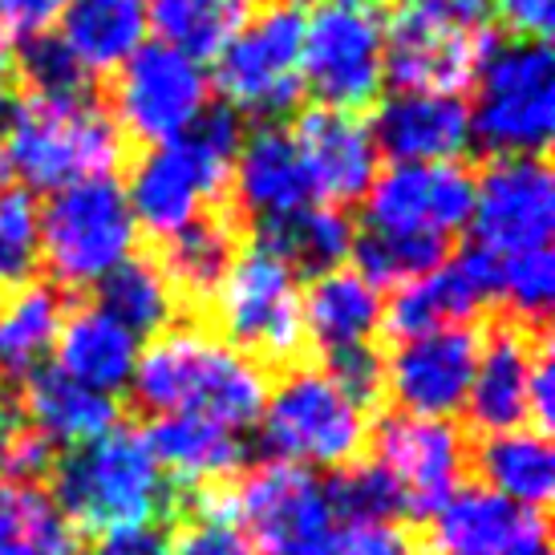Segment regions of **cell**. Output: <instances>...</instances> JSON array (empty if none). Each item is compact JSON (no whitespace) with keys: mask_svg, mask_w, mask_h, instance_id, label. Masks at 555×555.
I'll return each instance as SVG.
<instances>
[{"mask_svg":"<svg viewBox=\"0 0 555 555\" xmlns=\"http://www.w3.org/2000/svg\"><path fill=\"white\" fill-rule=\"evenodd\" d=\"M134 405L151 417L195 414L244 434L260 422L268 377L263 365L191 324H170L139 353L130 382Z\"/></svg>","mask_w":555,"mask_h":555,"instance_id":"1","label":"cell"},{"mask_svg":"<svg viewBox=\"0 0 555 555\" xmlns=\"http://www.w3.org/2000/svg\"><path fill=\"white\" fill-rule=\"evenodd\" d=\"M49 494L69 527L93 540L155 531L170 511V482L146 447V434L134 426H114L86 447L62 450Z\"/></svg>","mask_w":555,"mask_h":555,"instance_id":"2","label":"cell"},{"mask_svg":"<svg viewBox=\"0 0 555 555\" xmlns=\"http://www.w3.org/2000/svg\"><path fill=\"white\" fill-rule=\"evenodd\" d=\"M244 142V122L228 106H211L183 139L146 146L122 186L130 216L142 232L170 240L195 219L211 216L223 186L232 183V163Z\"/></svg>","mask_w":555,"mask_h":555,"instance_id":"3","label":"cell"},{"mask_svg":"<svg viewBox=\"0 0 555 555\" xmlns=\"http://www.w3.org/2000/svg\"><path fill=\"white\" fill-rule=\"evenodd\" d=\"M4 163L21 175L25 191L57 195L65 186L109 179L122 158V130L90 98H37L9 109Z\"/></svg>","mask_w":555,"mask_h":555,"instance_id":"4","label":"cell"},{"mask_svg":"<svg viewBox=\"0 0 555 555\" xmlns=\"http://www.w3.org/2000/svg\"><path fill=\"white\" fill-rule=\"evenodd\" d=\"M491 0H398L386 16V81L405 93H463L491 53Z\"/></svg>","mask_w":555,"mask_h":555,"instance_id":"5","label":"cell"},{"mask_svg":"<svg viewBox=\"0 0 555 555\" xmlns=\"http://www.w3.org/2000/svg\"><path fill=\"white\" fill-rule=\"evenodd\" d=\"M256 426L276 463L305 466L312 475L361 463L370 442V410L317 365H293L276 386H268Z\"/></svg>","mask_w":555,"mask_h":555,"instance_id":"6","label":"cell"},{"mask_svg":"<svg viewBox=\"0 0 555 555\" xmlns=\"http://www.w3.org/2000/svg\"><path fill=\"white\" fill-rule=\"evenodd\" d=\"M555 130V57L547 41L491 46L475 74L470 142L491 158L547 155Z\"/></svg>","mask_w":555,"mask_h":555,"instance_id":"7","label":"cell"},{"mask_svg":"<svg viewBox=\"0 0 555 555\" xmlns=\"http://www.w3.org/2000/svg\"><path fill=\"white\" fill-rule=\"evenodd\" d=\"M134 247L139 223L114 179L65 186L41 207V263L57 288H98L118 263L134 256Z\"/></svg>","mask_w":555,"mask_h":555,"instance_id":"8","label":"cell"},{"mask_svg":"<svg viewBox=\"0 0 555 555\" xmlns=\"http://www.w3.org/2000/svg\"><path fill=\"white\" fill-rule=\"evenodd\" d=\"M300 78L321 109L357 114L386 86V9L382 0H324L305 16Z\"/></svg>","mask_w":555,"mask_h":555,"instance_id":"9","label":"cell"},{"mask_svg":"<svg viewBox=\"0 0 555 555\" xmlns=\"http://www.w3.org/2000/svg\"><path fill=\"white\" fill-rule=\"evenodd\" d=\"M211 309L223 340L244 357L288 361L305 349L300 328V276L268 247H247L211 293Z\"/></svg>","mask_w":555,"mask_h":555,"instance_id":"10","label":"cell"},{"mask_svg":"<svg viewBox=\"0 0 555 555\" xmlns=\"http://www.w3.org/2000/svg\"><path fill=\"white\" fill-rule=\"evenodd\" d=\"M228 507L260 555H321L340 527L328 482L276 459L251 466L228 491Z\"/></svg>","mask_w":555,"mask_h":555,"instance_id":"11","label":"cell"},{"mask_svg":"<svg viewBox=\"0 0 555 555\" xmlns=\"http://www.w3.org/2000/svg\"><path fill=\"white\" fill-rule=\"evenodd\" d=\"M300 46H305V16L296 9L272 4L263 13L247 16L244 29L216 53V69H211L223 106L232 114L260 118L263 126L288 114L305 93Z\"/></svg>","mask_w":555,"mask_h":555,"instance_id":"12","label":"cell"},{"mask_svg":"<svg viewBox=\"0 0 555 555\" xmlns=\"http://www.w3.org/2000/svg\"><path fill=\"white\" fill-rule=\"evenodd\" d=\"M211 109V78L203 62L186 57L183 49L146 41L118 69L114 114L118 130L142 146H167L183 139L191 126Z\"/></svg>","mask_w":555,"mask_h":555,"instance_id":"13","label":"cell"},{"mask_svg":"<svg viewBox=\"0 0 555 555\" xmlns=\"http://www.w3.org/2000/svg\"><path fill=\"white\" fill-rule=\"evenodd\" d=\"M373 463L398 487L405 519H430L463 487L470 447L454 422L393 410L373 430Z\"/></svg>","mask_w":555,"mask_h":555,"instance_id":"14","label":"cell"},{"mask_svg":"<svg viewBox=\"0 0 555 555\" xmlns=\"http://www.w3.org/2000/svg\"><path fill=\"white\" fill-rule=\"evenodd\" d=\"M475 244L499 260L540 251L555 232V179L547 158H491L475 179Z\"/></svg>","mask_w":555,"mask_h":555,"instance_id":"15","label":"cell"},{"mask_svg":"<svg viewBox=\"0 0 555 555\" xmlns=\"http://www.w3.org/2000/svg\"><path fill=\"white\" fill-rule=\"evenodd\" d=\"M475 175L463 163H393L365 195V228L442 240L470 223Z\"/></svg>","mask_w":555,"mask_h":555,"instance_id":"16","label":"cell"},{"mask_svg":"<svg viewBox=\"0 0 555 555\" xmlns=\"http://www.w3.org/2000/svg\"><path fill=\"white\" fill-rule=\"evenodd\" d=\"M382 361H386V393L393 398L398 414L454 422L470 398L478 333L463 324V328L398 340L393 353Z\"/></svg>","mask_w":555,"mask_h":555,"instance_id":"17","label":"cell"},{"mask_svg":"<svg viewBox=\"0 0 555 555\" xmlns=\"http://www.w3.org/2000/svg\"><path fill=\"white\" fill-rule=\"evenodd\" d=\"M494 280H499V256L482 251L478 244L463 247L454 260L401 284L386 305L382 328H389V337L398 340L463 328L475 321V312L487 300H494Z\"/></svg>","mask_w":555,"mask_h":555,"instance_id":"18","label":"cell"},{"mask_svg":"<svg viewBox=\"0 0 555 555\" xmlns=\"http://www.w3.org/2000/svg\"><path fill=\"white\" fill-rule=\"evenodd\" d=\"M293 142L300 151L305 175H309L312 199L324 207H345L361 203L377 179V146H373L370 122L357 114L337 109H309L293 126Z\"/></svg>","mask_w":555,"mask_h":555,"instance_id":"19","label":"cell"},{"mask_svg":"<svg viewBox=\"0 0 555 555\" xmlns=\"http://www.w3.org/2000/svg\"><path fill=\"white\" fill-rule=\"evenodd\" d=\"M430 524L438 555H547L543 511H527L487 487H459Z\"/></svg>","mask_w":555,"mask_h":555,"instance_id":"20","label":"cell"},{"mask_svg":"<svg viewBox=\"0 0 555 555\" xmlns=\"http://www.w3.org/2000/svg\"><path fill=\"white\" fill-rule=\"evenodd\" d=\"M370 134L393 163H459L470 146V106L463 93L398 90L377 106Z\"/></svg>","mask_w":555,"mask_h":555,"instance_id":"21","label":"cell"},{"mask_svg":"<svg viewBox=\"0 0 555 555\" xmlns=\"http://www.w3.org/2000/svg\"><path fill=\"white\" fill-rule=\"evenodd\" d=\"M146 447L163 466L167 482H179L186 494L219 491L247 463L244 434L195 414L155 417L146 430Z\"/></svg>","mask_w":555,"mask_h":555,"instance_id":"22","label":"cell"},{"mask_svg":"<svg viewBox=\"0 0 555 555\" xmlns=\"http://www.w3.org/2000/svg\"><path fill=\"white\" fill-rule=\"evenodd\" d=\"M232 191L235 207L256 228L317 203L309 175H305V163H300V151L293 142V130L260 126L256 134H247L232 163Z\"/></svg>","mask_w":555,"mask_h":555,"instance_id":"23","label":"cell"},{"mask_svg":"<svg viewBox=\"0 0 555 555\" xmlns=\"http://www.w3.org/2000/svg\"><path fill=\"white\" fill-rule=\"evenodd\" d=\"M535 340L527 337L519 321L494 324L487 337H478V361L470 377L466 414L482 434H503L531 426L527 417V382H531Z\"/></svg>","mask_w":555,"mask_h":555,"instance_id":"24","label":"cell"},{"mask_svg":"<svg viewBox=\"0 0 555 555\" xmlns=\"http://www.w3.org/2000/svg\"><path fill=\"white\" fill-rule=\"evenodd\" d=\"M382 317H386L382 293L365 276H357L353 268L312 276L309 288H300V328L321 357L370 345L382 328Z\"/></svg>","mask_w":555,"mask_h":555,"instance_id":"25","label":"cell"},{"mask_svg":"<svg viewBox=\"0 0 555 555\" xmlns=\"http://www.w3.org/2000/svg\"><path fill=\"white\" fill-rule=\"evenodd\" d=\"M53 353H57L62 373L114 398L118 389H130V382H134L142 340L126 324L114 321L106 309L81 305V309L62 317V333H57Z\"/></svg>","mask_w":555,"mask_h":555,"instance_id":"26","label":"cell"},{"mask_svg":"<svg viewBox=\"0 0 555 555\" xmlns=\"http://www.w3.org/2000/svg\"><path fill=\"white\" fill-rule=\"evenodd\" d=\"M21 405H25L29 430L41 434L49 447L57 450L86 447V442H93V438H102L106 430L118 426V401L109 393H98V389L74 382L57 365H46V370L33 373L25 382Z\"/></svg>","mask_w":555,"mask_h":555,"instance_id":"27","label":"cell"},{"mask_svg":"<svg viewBox=\"0 0 555 555\" xmlns=\"http://www.w3.org/2000/svg\"><path fill=\"white\" fill-rule=\"evenodd\" d=\"M146 0H65L53 37L90 78H98L122 69L146 46Z\"/></svg>","mask_w":555,"mask_h":555,"instance_id":"28","label":"cell"},{"mask_svg":"<svg viewBox=\"0 0 555 555\" xmlns=\"http://www.w3.org/2000/svg\"><path fill=\"white\" fill-rule=\"evenodd\" d=\"M475 470L482 487L503 494L527 511H543L555 491V450L535 426L487 434L475 450Z\"/></svg>","mask_w":555,"mask_h":555,"instance_id":"29","label":"cell"},{"mask_svg":"<svg viewBox=\"0 0 555 555\" xmlns=\"http://www.w3.org/2000/svg\"><path fill=\"white\" fill-rule=\"evenodd\" d=\"M62 293L37 280L21 284L0 305V382H29L37 370H46L62 333Z\"/></svg>","mask_w":555,"mask_h":555,"instance_id":"30","label":"cell"},{"mask_svg":"<svg viewBox=\"0 0 555 555\" xmlns=\"http://www.w3.org/2000/svg\"><path fill=\"white\" fill-rule=\"evenodd\" d=\"M260 247H268L276 260H284L296 276L309 272V276H324V272H337L340 263L349 260L353 251V223L337 207H324V203H309L293 216L260 223Z\"/></svg>","mask_w":555,"mask_h":555,"instance_id":"31","label":"cell"},{"mask_svg":"<svg viewBox=\"0 0 555 555\" xmlns=\"http://www.w3.org/2000/svg\"><path fill=\"white\" fill-rule=\"evenodd\" d=\"M0 555H81L78 531L49 487L0 478Z\"/></svg>","mask_w":555,"mask_h":555,"instance_id":"32","label":"cell"},{"mask_svg":"<svg viewBox=\"0 0 555 555\" xmlns=\"http://www.w3.org/2000/svg\"><path fill=\"white\" fill-rule=\"evenodd\" d=\"M235 251V228L228 216H203L179 235L163 240L158 268L167 272L175 296L186 300H211L219 280L228 276Z\"/></svg>","mask_w":555,"mask_h":555,"instance_id":"33","label":"cell"},{"mask_svg":"<svg viewBox=\"0 0 555 555\" xmlns=\"http://www.w3.org/2000/svg\"><path fill=\"white\" fill-rule=\"evenodd\" d=\"M98 309H106L118 324H126L134 337H158L175 324L179 296L170 288L167 272L151 256H130L98 284Z\"/></svg>","mask_w":555,"mask_h":555,"instance_id":"34","label":"cell"},{"mask_svg":"<svg viewBox=\"0 0 555 555\" xmlns=\"http://www.w3.org/2000/svg\"><path fill=\"white\" fill-rule=\"evenodd\" d=\"M256 0H146V21L163 46L183 49L186 57H216L244 29Z\"/></svg>","mask_w":555,"mask_h":555,"instance_id":"35","label":"cell"},{"mask_svg":"<svg viewBox=\"0 0 555 555\" xmlns=\"http://www.w3.org/2000/svg\"><path fill=\"white\" fill-rule=\"evenodd\" d=\"M353 272L365 276L382 293V288H393L398 293L401 284L426 276L438 263L450 260V244L442 240H422V235H398V232H377V228H365V232L353 235Z\"/></svg>","mask_w":555,"mask_h":555,"instance_id":"36","label":"cell"},{"mask_svg":"<svg viewBox=\"0 0 555 555\" xmlns=\"http://www.w3.org/2000/svg\"><path fill=\"white\" fill-rule=\"evenodd\" d=\"M170 555H256L228 507V491L186 494L183 524L167 543Z\"/></svg>","mask_w":555,"mask_h":555,"instance_id":"37","label":"cell"},{"mask_svg":"<svg viewBox=\"0 0 555 555\" xmlns=\"http://www.w3.org/2000/svg\"><path fill=\"white\" fill-rule=\"evenodd\" d=\"M41 263V207L25 186H0V288L29 284Z\"/></svg>","mask_w":555,"mask_h":555,"instance_id":"38","label":"cell"},{"mask_svg":"<svg viewBox=\"0 0 555 555\" xmlns=\"http://www.w3.org/2000/svg\"><path fill=\"white\" fill-rule=\"evenodd\" d=\"M328 494L337 519L345 524H398L405 519L398 487L389 482V475L377 463H353L337 470V478H328Z\"/></svg>","mask_w":555,"mask_h":555,"instance_id":"39","label":"cell"},{"mask_svg":"<svg viewBox=\"0 0 555 555\" xmlns=\"http://www.w3.org/2000/svg\"><path fill=\"white\" fill-rule=\"evenodd\" d=\"M494 300H503L519 321L543 324L555 300V256L552 247L524 251L499 260V280H494Z\"/></svg>","mask_w":555,"mask_h":555,"instance_id":"40","label":"cell"},{"mask_svg":"<svg viewBox=\"0 0 555 555\" xmlns=\"http://www.w3.org/2000/svg\"><path fill=\"white\" fill-rule=\"evenodd\" d=\"M13 74H21V81L37 98H90L93 78L74 62V53L53 33H41L25 46H16Z\"/></svg>","mask_w":555,"mask_h":555,"instance_id":"41","label":"cell"},{"mask_svg":"<svg viewBox=\"0 0 555 555\" xmlns=\"http://www.w3.org/2000/svg\"><path fill=\"white\" fill-rule=\"evenodd\" d=\"M324 370H328V377H333L357 405H365V410L386 393V361H382V353H377L373 345L324 357Z\"/></svg>","mask_w":555,"mask_h":555,"instance_id":"42","label":"cell"},{"mask_svg":"<svg viewBox=\"0 0 555 555\" xmlns=\"http://www.w3.org/2000/svg\"><path fill=\"white\" fill-rule=\"evenodd\" d=\"M321 555H414L398 524H340Z\"/></svg>","mask_w":555,"mask_h":555,"instance_id":"43","label":"cell"},{"mask_svg":"<svg viewBox=\"0 0 555 555\" xmlns=\"http://www.w3.org/2000/svg\"><path fill=\"white\" fill-rule=\"evenodd\" d=\"M65 0H0V46H25L57 25Z\"/></svg>","mask_w":555,"mask_h":555,"instance_id":"44","label":"cell"},{"mask_svg":"<svg viewBox=\"0 0 555 555\" xmlns=\"http://www.w3.org/2000/svg\"><path fill=\"white\" fill-rule=\"evenodd\" d=\"M491 16L515 41H547L555 29V0H491Z\"/></svg>","mask_w":555,"mask_h":555,"instance_id":"45","label":"cell"},{"mask_svg":"<svg viewBox=\"0 0 555 555\" xmlns=\"http://www.w3.org/2000/svg\"><path fill=\"white\" fill-rule=\"evenodd\" d=\"M527 417L535 422V430L547 434L555 422V365L552 345L535 340V357H531V382H527Z\"/></svg>","mask_w":555,"mask_h":555,"instance_id":"46","label":"cell"},{"mask_svg":"<svg viewBox=\"0 0 555 555\" xmlns=\"http://www.w3.org/2000/svg\"><path fill=\"white\" fill-rule=\"evenodd\" d=\"M93 555H170V552H167V540L158 531H130V535L98 540Z\"/></svg>","mask_w":555,"mask_h":555,"instance_id":"47","label":"cell"},{"mask_svg":"<svg viewBox=\"0 0 555 555\" xmlns=\"http://www.w3.org/2000/svg\"><path fill=\"white\" fill-rule=\"evenodd\" d=\"M16 414H13V401L4 398V389H0V478L9 475V454H13V442H16Z\"/></svg>","mask_w":555,"mask_h":555,"instance_id":"48","label":"cell"},{"mask_svg":"<svg viewBox=\"0 0 555 555\" xmlns=\"http://www.w3.org/2000/svg\"><path fill=\"white\" fill-rule=\"evenodd\" d=\"M13 109V57H9V46H0V122L9 118Z\"/></svg>","mask_w":555,"mask_h":555,"instance_id":"49","label":"cell"},{"mask_svg":"<svg viewBox=\"0 0 555 555\" xmlns=\"http://www.w3.org/2000/svg\"><path fill=\"white\" fill-rule=\"evenodd\" d=\"M284 9H300V4H324V0H276Z\"/></svg>","mask_w":555,"mask_h":555,"instance_id":"50","label":"cell"},{"mask_svg":"<svg viewBox=\"0 0 555 555\" xmlns=\"http://www.w3.org/2000/svg\"><path fill=\"white\" fill-rule=\"evenodd\" d=\"M4 179H9V163H4V151H0V186H4Z\"/></svg>","mask_w":555,"mask_h":555,"instance_id":"51","label":"cell"}]
</instances>
